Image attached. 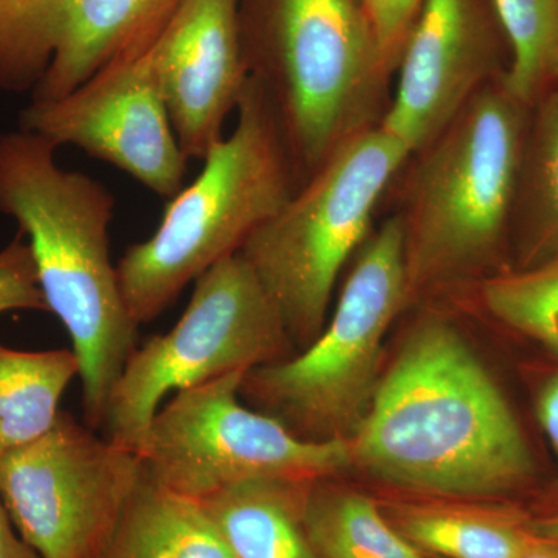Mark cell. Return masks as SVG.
I'll use <instances>...</instances> for the list:
<instances>
[{"label": "cell", "mask_w": 558, "mask_h": 558, "mask_svg": "<svg viewBox=\"0 0 558 558\" xmlns=\"http://www.w3.org/2000/svg\"><path fill=\"white\" fill-rule=\"evenodd\" d=\"M349 442L376 478L442 497L509 494L534 472L501 389L440 318L411 330Z\"/></svg>", "instance_id": "6da1fadb"}, {"label": "cell", "mask_w": 558, "mask_h": 558, "mask_svg": "<svg viewBox=\"0 0 558 558\" xmlns=\"http://www.w3.org/2000/svg\"><path fill=\"white\" fill-rule=\"evenodd\" d=\"M57 150L21 128L0 134V215L20 227L47 311L68 330L80 363L84 424L102 429L140 326L110 258L116 199L98 180L62 168Z\"/></svg>", "instance_id": "7a4b0ae2"}, {"label": "cell", "mask_w": 558, "mask_h": 558, "mask_svg": "<svg viewBox=\"0 0 558 558\" xmlns=\"http://www.w3.org/2000/svg\"><path fill=\"white\" fill-rule=\"evenodd\" d=\"M236 128L213 146L201 174L175 194L148 240L119 263L124 303L138 326L163 314L180 293L288 204L292 159L263 83L250 75Z\"/></svg>", "instance_id": "3957f363"}, {"label": "cell", "mask_w": 558, "mask_h": 558, "mask_svg": "<svg viewBox=\"0 0 558 558\" xmlns=\"http://www.w3.org/2000/svg\"><path fill=\"white\" fill-rule=\"evenodd\" d=\"M531 109L492 81L418 150L400 215L410 293L498 252L515 215Z\"/></svg>", "instance_id": "277c9868"}, {"label": "cell", "mask_w": 558, "mask_h": 558, "mask_svg": "<svg viewBox=\"0 0 558 558\" xmlns=\"http://www.w3.org/2000/svg\"><path fill=\"white\" fill-rule=\"evenodd\" d=\"M250 75L263 83L292 163L314 172L365 130L391 75L362 0H241Z\"/></svg>", "instance_id": "5b68a950"}, {"label": "cell", "mask_w": 558, "mask_h": 558, "mask_svg": "<svg viewBox=\"0 0 558 558\" xmlns=\"http://www.w3.org/2000/svg\"><path fill=\"white\" fill-rule=\"evenodd\" d=\"M410 156L380 124L355 132L242 245L293 343L307 347L322 333L337 279Z\"/></svg>", "instance_id": "8992f818"}, {"label": "cell", "mask_w": 558, "mask_h": 558, "mask_svg": "<svg viewBox=\"0 0 558 558\" xmlns=\"http://www.w3.org/2000/svg\"><path fill=\"white\" fill-rule=\"evenodd\" d=\"M410 299L400 215L363 242L332 318L299 354L248 371L241 398L255 400L301 438L347 439L377 387L381 343Z\"/></svg>", "instance_id": "52a82bcc"}, {"label": "cell", "mask_w": 558, "mask_h": 558, "mask_svg": "<svg viewBox=\"0 0 558 558\" xmlns=\"http://www.w3.org/2000/svg\"><path fill=\"white\" fill-rule=\"evenodd\" d=\"M292 337L263 282L241 253L194 281L170 332L135 348L110 392L108 438L134 451L170 392L289 359Z\"/></svg>", "instance_id": "ba28073f"}, {"label": "cell", "mask_w": 558, "mask_h": 558, "mask_svg": "<svg viewBox=\"0 0 558 558\" xmlns=\"http://www.w3.org/2000/svg\"><path fill=\"white\" fill-rule=\"evenodd\" d=\"M245 374L174 392L160 407L134 447L150 478L202 501L242 481H315L352 464L349 439L301 438L270 414L245 407Z\"/></svg>", "instance_id": "9c48e42d"}, {"label": "cell", "mask_w": 558, "mask_h": 558, "mask_svg": "<svg viewBox=\"0 0 558 558\" xmlns=\"http://www.w3.org/2000/svg\"><path fill=\"white\" fill-rule=\"evenodd\" d=\"M61 411L0 459V497L40 558H97L140 475L134 451Z\"/></svg>", "instance_id": "30bf717a"}, {"label": "cell", "mask_w": 558, "mask_h": 558, "mask_svg": "<svg viewBox=\"0 0 558 558\" xmlns=\"http://www.w3.org/2000/svg\"><path fill=\"white\" fill-rule=\"evenodd\" d=\"M154 44L110 62L64 97L32 100L22 109L21 130L57 149L75 146L172 199L185 186L189 159L161 94Z\"/></svg>", "instance_id": "8fae6325"}, {"label": "cell", "mask_w": 558, "mask_h": 558, "mask_svg": "<svg viewBox=\"0 0 558 558\" xmlns=\"http://www.w3.org/2000/svg\"><path fill=\"white\" fill-rule=\"evenodd\" d=\"M510 51L494 0H424L399 61L380 126L411 156L429 145L476 92L502 78Z\"/></svg>", "instance_id": "7c38bea8"}, {"label": "cell", "mask_w": 558, "mask_h": 558, "mask_svg": "<svg viewBox=\"0 0 558 558\" xmlns=\"http://www.w3.org/2000/svg\"><path fill=\"white\" fill-rule=\"evenodd\" d=\"M154 53L180 149L204 160L250 81L241 0H180Z\"/></svg>", "instance_id": "4fadbf2b"}, {"label": "cell", "mask_w": 558, "mask_h": 558, "mask_svg": "<svg viewBox=\"0 0 558 558\" xmlns=\"http://www.w3.org/2000/svg\"><path fill=\"white\" fill-rule=\"evenodd\" d=\"M180 0H60L54 51L32 100H54L94 73L149 49Z\"/></svg>", "instance_id": "5bb4252c"}, {"label": "cell", "mask_w": 558, "mask_h": 558, "mask_svg": "<svg viewBox=\"0 0 558 558\" xmlns=\"http://www.w3.org/2000/svg\"><path fill=\"white\" fill-rule=\"evenodd\" d=\"M97 558L233 556L199 501L161 486L142 465L137 483Z\"/></svg>", "instance_id": "9a60e30c"}, {"label": "cell", "mask_w": 558, "mask_h": 558, "mask_svg": "<svg viewBox=\"0 0 558 558\" xmlns=\"http://www.w3.org/2000/svg\"><path fill=\"white\" fill-rule=\"evenodd\" d=\"M307 483L242 481L199 502L233 558H318L303 523Z\"/></svg>", "instance_id": "2e32d148"}, {"label": "cell", "mask_w": 558, "mask_h": 558, "mask_svg": "<svg viewBox=\"0 0 558 558\" xmlns=\"http://www.w3.org/2000/svg\"><path fill=\"white\" fill-rule=\"evenodd\" d=\"M75 377L72 349L21 351L0 343V459L49 432Z\"/></svg>", "instance_id": "e0dca14e"}, {"label": "cell", "mask_w": 558, "mask_h": 558, "mask_svg": "<svg viewBox=\"0 0 558 558\" xmlns=\"http://www.w3.org/2000/svg\"><path fill=\"white\" fill-rule=\"evenodd\" d=\"M388 521L418 553L439 558H519L534 537L529 520L505 510L405 506Z\"/></svg>", "instance_id": "ac0fdd59"}, {"label": "cell", "mask_w": 558, "mask_h": 558, "mask_svg": "<svg viewBox=\"0 0 558 558\" xmlns=\"http://www.w3.org/2000/svg\"><path fill=\"white\" fill-rule=\"evenodd\" d=\"M310 481L303 523L318 558H410L417 549L389 523L379 506L357 492Z\"/></svg>", "instance_id": "d6986e66"}, {"label": "cell", "mask_w": 558, "mask_h": 558, "mask_svg": "<svg viewBox=\"0 0 558 558\" xmlns=\"http://www.w3.org/2000/svg\"><path fill=\"white\" fill-rule=\"evenodd\" d=\"M523 267L558 255V86L531 109L515 215Z\"/></svg>", "instance_id": "ffe728a7"}, {"label": "cell", "mask_w": 558, "mask_h": 558, "mask_svg": "<svg viewBox=\"0 0 558 558\" xmlns=\"http://www.w3.org/2000/svg\"><path fill=\"white\" fill-rule=\"evenodd\" d=\"M510 61L502 84L523 105L558 86V0H494Z\"/></svg>", "instance_id": "44dd1931"}, {"label": "cell", "mask_w": 558, "mask_h": 558, "mask_svg": "<svg viewBox=\"0 0 558 558\" xmlns=\"http://www.w3.org/2000/svg\"><path fill=\"white\" fill-rule=\"evenodd\" d=\"M481 301L502 325L558 354V255L487 278Z\"/></svg>", "instance_id": "7402d4cb"}, {"label": "cell", "mask_w": 558, "mask_h": 558, "mask_svg": "<svg viewBox=\"0 0 558 558\" xmlns=\"http://www.w3.org/2000/svg\"><path fill=\"white\" fill-rule=\"evenodd\" d=\"M60 0H0V89L35 90L54 51Z\"/></svg>", "instance_id": "603a6c76"}, {"label": "cell", "mask_w": 558, "mask_h": 558, "mask_svg": "<svg viewBox=\"0 0 558 558\" xmlns=\"http://www.w3.org/2000/svg\"><path fill=\"white\" fill-rule=\"evenodd\" d=\"M17 311L49 312L32 250L21 233L0 248V315Z\"/></svg>", "instance_id": "cb8c5ba5"}, {"label": "cell", "mask_w": 558, "mask_h": 558, "mask_svg": "<svg viewBox=\"0 0 558 558\" xmlns=\"http://www.w3.org/2000/svg\"><path fill=\"white\" fill-rule=\"evenodd\" d=\"M381 57L391 73L398 69L403 46L424 0H362Z\"/></svg>", "instance_id": "d4e9b609"}, {"label": "cell", "mask_w": 558, "mask_h": 558, "mask_svg": "<svg viewBox=\"0 0 558 558\" xmlns=\"http://www.w3.org/2000/svg\"><path fill=\"white\" fill-rule=\"evenodd\" d=\"M537 414L539 425L545 429L558 461V373L550 377L539 392Z\"/></svg>", "instance_id": "484cf974"}, {"label": "cell", "mask_w": 558, "mask_h": 558, "mask_svg": "<svg viewBox=\"0 0 558 558\" xmlns=\"http://www.w3.org/2000/svg\"><path fill=\"white\" fill-rule=\"evenodd\" d=\"M0 558H40L24 542L0 497Z\"/></svg>", "instance_id": "4316f807"}, {"label": "cell", "mask_w": 558, "mask_h": 558, "mask_svg": "<svg viewBox=\"0 0 558 558\" xmlns=\"http://www.w3.org/2000/svg\"><path fill=\"white\" fill-rule=\"evenodd\" d=\"M527 529L535 537L558 543V513L542 517V519L529 520Z\"/></svg>", "instance_id": "83f0119b"}, {"label": "cell", "mask_w": 558, "mask_h": 558, "mask_svg": "<svg viewBox=\"0 0 558 558\" xmlns=\"http://www.w3.org/2000/svg\"><path fill=\"white\" fill-rule=\"evenodd\" d=\"M519 558H558V543L534 535Z\"/></svg>", "instance_id": "f1b7e54d"}]
</instances>
